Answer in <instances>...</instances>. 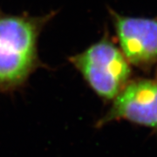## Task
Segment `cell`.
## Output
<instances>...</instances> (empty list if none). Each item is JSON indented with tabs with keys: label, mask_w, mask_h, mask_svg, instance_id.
Instances as JSON below:
<instances>
[{
	"label": "cell",
	"mask_w": 157,
	"mask_h": 157,
	"mask_svg": "<svg viewBox=\"0 0 157 157\" xmlns=\"http://www.w3.org/2000/svg\"><path fill=\"white\" fill-rule=\"evenodd\" d=\"M121 51L130 65L143 70L157 61V17H135L112 12Z\"/></svg>",
	"instance_id": "obj_3"
},
{
	"label": "cell",
	"mask_w": 157,
	"mask_h": 157,
	"mask_svg": "<svg viewBox=\"0 0 157 157\" xmlns=\"http://www.w3.org/2000/svg\"><path fill=\"white\" fill-rule=\"evenodd\" d=\"M44 18L0 16V91L24 83L38 65V38Z\"/></svg>",
	"instance_id": "obj_1"
},
{
	"label": "cell",
	"mask_w": 157,
	"mask_h": 157,
	"mask_svg": "<svg viewBox=\"0 0 157 157\" xmlns=\"http://www.w3.org/2000/svg\"><path fill=\"white\" fill-rule=\"evenodd\" d=\"M126 120L150 128H157V81L140 78L128 82L114 98L102 123Z\"/></svg>",
	"instance_id": "obj_4"
},
{
	"label": "cell",
	"mask_w": 157,
	"mask_h": 157,
	"mask_svg": "<svg viewBox=\"0 0 157 157\" xmlns=\"http://www.w3.org/2000/svg\"><path fill=\"white\" fill-rule=\"evenodd\" d=\"M89 86L101 98L113 100L129 82L131 65L109 39H101L71 59Z\"/></svg>",
	"instance_id": "obj_2"
}]
</instances>
